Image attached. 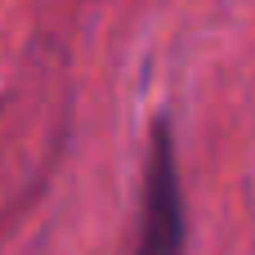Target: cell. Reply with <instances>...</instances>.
I'll return each mask as SVG.
<instances>
[{
    "label": "cell",
    "instance_id": "1",
    "mask_svg": "<svg viewBox=\"0 0 255 255\" xmlns=\"http://www.w3.org/2000/svg\"><path fill=\"white\" fill-rule=\"evenodd\" d=\"M184 247H188V211H184V184L175 161V134L166 121H157L148 134L134 255H184Z\"/></svg>",
    "mask_w": 255,
    "mask_h": 255
}]
</instances>
